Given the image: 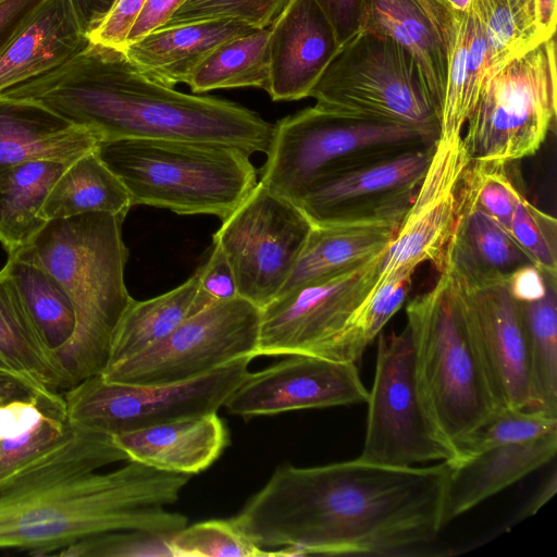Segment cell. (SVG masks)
Listing matches in <instances>:
<instances>
[{"instance_id": "db71d44e", "label": "cell", "mask_w": 557, "mask_h": 557, "mask_svg": "<svg viewBox=\"0 0 557 557\" xmlns=\"http://www.w3.org/2000/svg\"><path fill=\"white\" fill-rule=\"evenodd\" d=\"M35 393L41 392H38L16 375L0 369V405L11 400L30 397Z\"/></svg>"}, {"instance_id": "f907efd6", "label": "cell", "mask_w": 557, "mask_h": 557, "mask_svg": "<svg viewBox=\"0 0 557 557\" xmlns=\"http://www.w3.org/2000/svg\"><path fill=\"white\" fill-rule=\"evenodd\" d=\"M186 1L147 0L128 34L126 46L161 27Z\"/></svg>"}, {"instance_id": "277c9868", "label": "cell", "mask_w": 557, "mask_h": 557, "mask_svg": "<svg viewBox=\"0 0 557 557\" xmlns=\"http://www.w3.org/2000/svg\"><path fill=\"white\" fill-rule=\"evenodd\" d=\"M124 219L90 212L49 220L15 252L52 274L73 305L75 330L57 356L69 388L102 373L114 331L134 301L124 281Z\"/></svg>"}, {"instance_id": "680465c9", "label": "cell", "mask_w": 557, "mask_h": 557, "mask_svg": "<svg viewBox=\"0 0 557 557\" xmlns=\"http://www.w3.org/2000/svg\"><path fill=\"white\" fill-rule=\"evenodd\" d=\"M524 1L533 5V0H524Z\"/></svg>"}, {"instance_id": "11a10c76", "label": "cell", "mask_w": 557, "mask_h": 557, "mask_svg": "<svg viewBox=\"0 0 557 557\" xmlns=\"http://www.w3.org/2000/svg\"><path fill=\"white\" fill-rule=\"evenodd\" d=\"M535 23L546 41L556 33V0H533Z\"/></svg>"}, {"instance_id": "30bf717a", "label": "cell", "mask_w": 557, "mask_h": 557, "mask_svg": "<svg viewBox=\"0 0 557 557\" xmlns=\"http://www.w3.org/2000/svg\"><path fill=\"white\" fill-rule=\"evenodd\" d=\"M252 357L175 383L125 384L90 376L63 393L71 424L111 436L216 413L248 376Z\"/></svg>"}, {"instance_id": "7a4b0ae2", "label": "cell", "mask_w": 557, "mask_h": 557, "mask_svg": "<svg viewBox=\"0 0 557 557\" xmlns=\"http://www.w3.org/2000/svg\"><path fill=\"white\" fill-rule=\"evenodd\" d=\"M189 478L129 460L113 436L72 424L0 486V549L54 556L101 533L174 534L187 518L168 507Z\"/></svg>"}, {"instance_id": "f546056e", "label": "cell", "mask_w": 557, "mask_h": 557, "mask_svg": "<svg viewBox=\"0 0 557 557\" xmlns=\"http://www.w3.org/2000/svg\"><path fill=\"white\" fill-rule=\"evenodd\" d=\"M211 304L199 292L198 270L162 295L143 301L134 299L114 331L106 368L159 343L183 321Z\"/></svg>"}, {"instance_id": "4fadbf2b", "label": "cell", "mask_w": 557, "mask_h": 557, "mask_svg": "<svg viewBox=\"0 0 557 557\" xmlns=\"http://www.w3.org/2000/svg\"><path fill=\"white\" fill-rule=\"evenodd\" d=\"M213 235L234 272L238 295L262 309L281 292L312 226L300 208L261 183Z\"/></svg>"}, {"instance_id": "4dcf8cb0", "label": "cell", "mask_w": 557, "mask_h": 557, "mask_svg": "<svg viewBox=\"0 0 557 557\" xmlns=\"http://www.w3.org/2000/svg\"><path fill=\"white\" fill-rule=\"evenodd\" d=\"M67 164L28 161L0 174V243L8 256L29 245L48 222L42 205Z\"/></svg>"}, {"instance_id": "816d5d0a", "label": "cell", "mask_w": 557, "mask_h": 557, "mask_svg": "<svg viewBox=\"0 0 557 557\" xmlns=\"http://www.w3.org/2000/svg\"><path fill=\"white\" fill-rule=\"evenodd\" d=\"M77 23L89 38V35L107 16L115 0H67Z\"/></svg>"}, {"instance_id": "8d00e7d4", "label": "cell", "mask_w": 557, "mask_h": 557, "mask_svg": "<svg viewBox=\"0 0 557 557\" xmlns=\"http://www.w3.org/2000/svg\"><path fill=\"white\" fill-rule=\"evenodd\" d=\"M414 271L401 269L375 283L350 321L341 343L339 361L358 364L366 348L405 304Z\"/></svg>"}, {"instance_id": "4316f807", "label": "cell", "mask_w": 557, "mask_h": 557, "mask_svg": "<svg viewBox=\"0 0 557 557\" xmlns=\"http://www.w3.org/2000/svg\"><path fill=\"white\" fill-rule=\"evenodd\" d=\"M72 424L63 394L35 393L0 405V486L63 441Z\"/></svg>"}, {"instance_id": "603a6c76", "label": "cell", "mask_w": 557, "mask_h": 557, "mask_svg": "<svg viewBox=\"0 0 557 557\" xmlns=\"http://www.w3.org/2000/svg\"><path fill=\"white\" fill-rule=\"evenodd\" d=\"M89 42L67 0H46L0 54V94L63 65Z\"/></svg>"}, {"instance_id": "83f0119b", "label": "cell", "mask_w": 557, "mask_h": 557, "mask_svg": "<svg viewBox=\"0 0 557 557\" xmlns=\"http://www.w3.org/2000/svg\"><path fill=\"white\" fill-rule=\"evenodd\" d=\"M388 37L416 60L440 120L446 82V48L414 0H364L360 28Z\"/></svg>"}, {"instance_id": "cb8c5ba5", "label": "cell", "mask_w": 557, "mask_h": 557, "mask_svg": "<svg viewBox=\"0 0 557 557\" xmlns=\"http://www.w3.org/2000/svg\"><path fill=\"white\" fill-rule=\"evenodd\" d=\"M403 218L312 224L277 296L369 261L386 249Z\"/></svg>"}, {"instance_id": "ab89813d", "label": "cell", "mask_w": 557, "mask_h": 557, "mask_svg": "<svg viewBox=\"0 0 557 557\" xmlns=\"http://www.w3.org/2000/svg\"><path fill=\"white\" fill-rule=\"evenodd\" d=\"M172 557L280 556L256 545L230 520H207L185 527L169 539Z\"/></svg>"}, {"instance_id": "9f6ffc18", "label": "cell", "mask_w": 557, "mask_h": 557, "mask_svg": "<svg viewBox=\"0 0 557 557\" xmlns=\"http://www.w3.org/2000/svg\"><path fill=\"white\" fill-rule=\"evenodd\" d=\"M556 471H553L552 476L544 483L541 490L534 495L524 509L520 512V519H524L534 515L546 502H548L556 493L557 479Z\"/></svg>"}, {"instance_id": "74e56055", "label": "cell", "mask_w": 557, "mask_h": 557, "mask_svg": "<svg viewBox=\"0 0 557 557\" xmlns=\"http://www.w3.org/2000/svg\"><path fill=\"white\" fill-rule=\"evenodd\" d=\"M557 432V416L529 408H500L456 447V458L506 444L528 442Z\"/></svg>"}, {"instance_id": "3957f363", "label": "cell", "mask_w": 557, "mask_h": 557, "mask_svg": "<svg viewBox=\"0 0 557 557\" xmlns=\"http://www.w3.org/2000/svg\"><path fill=\"white\" fill-rule=\"evenodd\" d=\"M0 95L45 106L102 140L173 139L222 144L249 156L269 150L274 124L224 99L157 83L123 50L89 45L63 65Z\"/></svg>"}, {"instance_id": "484cf974", "label": "cell", "mask_w": 557, "mask_h": 557, "mask_svg": "<svg viewBox=\"0 0 557 557\" xmlns=\"http://www.w3.org/2000/svg\"><path fill=\"white\" fill-rule=\"evenodd\" d=\"M529 263L532 260L507 230L461 197L442 273L469 283L506 281Z\"/></svg>"}, {"instance_id": "2e32d148", "label": "cell", "mask_w": 557, "mask_h": 557, "mask_svg": "<svg viewBox=\"0 0 557 557\" xmlns=\"http://www.w3.org/2000/svg\"><path fill=\"white\" fill-rule=\"evenodd\" d=\"M435 144L330 177L310 188L297 206L311 224L404 216L423 180Z\"/></svg>"}, {"instance_id": "681fc988", "label": "cell", "mask_w": 557, "mask_h": 557, "mask_svg": "<svg viewBox=\"0 0 557 557\" xmlns=\"http://www.w3.org/2000/svg\"><path fill=\"white\" fill-rule=\"evenodd\" d=\"M511 297L518 302H532L544 297L547 289L546 276L533 263L516 269L507 278Z\"/></svg>"}, {"instance_id": "e0dca14e", "label": "cell", "mask_w": 557, "mask_h": 557, "mask_svg": "<svg viewBox=\"0 0 557 557\" xmlns=\"http://www.w3.org/2000/svg\"><path fill=\"white\" fill-rule=\"evenodd\" d=\"M445 274L482 356L502 408H528L530 360L521 304L506 281L469 283Z\"/></svg>"}, {"instance_id": "6f0895ef", "label": "cell", "mask_w": 557, "mask_h": 557, "mask_svg": "<svg viewBox=\"0 0 557 557\" xmlns=\"http://www.w3.org/2000/svg\"><path fill=\"white\" fill-rule=\"evenodd\" d=\"M453 10L465 11L470 4L471 0H446Z\"/></svg>"}, {"instance_id": "7402d4cb", "label": "cell", "mask_w": 557, "mask_h": 557, "mask_svg": "<svg viewBox=\"0 0 557 557\" xmlns=\"http://www.w3.org/2000/svg\"><path fill=\"white\" fill-rule=\"evenodd\" d=\"M113 440L129 460L191 475L220 457L228 435L218 414L210 413L116 434Z\"/></svg>"}, {"instance_id": "60d3db41", "label": "cell", "mask_w": 557, "mask_h": 557, "mask_svg": "<svg viewBox=\"0 0 557 557\" xmlns=\"http://www.w3.org/2000/svg\"><path fill=\"white\" fill-rule=\"evenodd\" d=\"M523 196L505 163L471 161L463 175L461 197L507 231Z\"/></svg>"}, {"instance_id": "f35d334b", "label": "cell", "mask_w": 557, "mask_h": 557, "mask_svg": "<svg viewBox=\"0 0 557 557\" xmlns=\"http://www.w3.org/2000/svg\"><path fill=\"white\" fill-rule=\"evenodd\" d=\"M470 25L468 8L465 11L453 10L451 29L446 45V82L438 138L448 139L461 135L469 116L466 77Z\"/></svg>"}, {"instance_id": "9c48e42d", "label": "cell", "mask_w": 557, "mask_h": 557, "mask_svg": "<svg viewBox=\"0 0 557 557\" xmlns=\"http://www.w3.org/2000/svg\"><path fill=\"white\" fill-rule=\"evenodd\" d=\"M555 37L491 75L466 122L471 161L509 164L533 156L556 120Z\"/></svg>"}, {"instance_id": "7c38bea8", "label": "cell", "mask_w": 557, "mask_h": 557, "mask_svg": "<svg viewBox=\"0 0 557 557\" xmlns=\"http://www.w3.org/2000/svg\"><path fill=\"white\" fill-rule=\"evenodd\" d=\"M261 310L237 296L183 321L144 351L106 368L109 382L162 384L191 380L244 357H257Z\"/></svg>"}, {"instance_id": "8fae6325", "label": "cell", "mask_w": 557, "mask_h": 557, "mask_svg": "<svg viewBox=\"0 0 557 557\" xmlns=\"http://www.w3.org/2000/svg\"><path fill=\"white\" fill-rule=\"evenodd\" d=\"M366 436L359 459L393 467L453 461L455 447L442 435L423 404L407 326L379 334Z\"/></svg>"}, {"instance_id": "7bdbcfd3", "label": "cell", "mask_w": 557, "mask_h": 557, "mask_svg": "<svg viewBox=\"0 0 557 557\" xmlns=\"http://www.w3.org/2000/svg\"><path fill=\"white\" fill-rule=\"evenodd\" d=\"M287 2L288 0H187L162 26L226 18L263 28L272 25Z\"/></svg>"}, {"instance_id": "ac0fdd59", "label": "cell", "mask_w": 557, "mask_h": 557, "mask_svg": "<svg viewBox=\"0 0 557 557\" xmlns=\"http://www.w3.org/2000/svg\"><path fill=\"white\" fill-rule=\"evenodd\" d=\"M355 362L308 355L288 358L249 373L224 404L243 418L367 403L366 388Z\"/></svg>"}, {"instance_id": "7dc6e473", "label": "cell", "mask_w": 557, "mask_h": 557, "mask_svg": "<svg viewBox=\"0 0 557 557\" xmlns=\"http://www.w3.org/2000/svg\"><path fill=\"white\" fill-rule=\"evenodd\" d=\"M330 23L339 46L360 28L364 0H313Z\"/></svg>"}, {"instance_id": "f1b7e54d", "label": "cell", "mask_w": 557, "mask_h": 557, "mask_svg": "<svg viewBox=\"0 0 557 557\" xmlns=\"http://www.w3.org/2000/svg\"><path fill=\"white\" fill-rule=\"evenodd\" d=\"M0 369L41 393L63 394L69 389L55 356L45 345L3 269L0 270Z\"/></svg>"}, {"instance_id": "836d02e7", "label": "cell", "mask_w": 557, "mask_h": 557, "mask_svg": "<svg viewBox=\"0 0 557 557\" xmlns=\"http://www.w3.org/2000/svg\"><path fill=\"white\" fill-rule=\"evenodd\" d=\"M270 26L216 46L191 72L186 84L195 94L261 87L269 75Z\"/></svg>"}, {"instance_id": "5bb4252c", "label": "cell", "mask_w": 557, "mask_h": 557, "mask_svg": "<svg viewBox=\"0 0 557 557\" xmlns=\"http://www.w3.org/2000/svg\"><path fill=\"white\" fill-rule=\"evenodd\" d=\"M382 253L280 295L260 309L257 356L308 355L339 361L350 321L379 278Z\"/></svg>"}, {"instance_id": "6da1fadb", "label": "cell", "mask_w": 557, "mask_h": 557, "mask_svg": "<svg viewBox=\"0 0 557 557\" xmlns=\"http://www.w3.org/2000/svg\"><path fill=\"white\" fill-rule=\"evenodd\" d=\"M450 471L355 460L275 469L232 518L261 548L281 556L408 555L435 541Z\"/></svg>"}, {"instance_id": "5b68a950", "label": "cell", "mask_w": 557, "mask_h": 557, "mask_svg": "<svg viewBox=\"0 0 557 557\" xmlns=\"http://www.w3.org/2000/svg\"><path fill=\"white\" fill-rule=\"evenodd\" d=\"M96 152L122 181L133 206L177 214L223 220L258 183L249 154L222 144L124 138L102 140Z\"/></svg>"}, {"instance_id": "d590c367", "label": "cell", "mask_w": 557, "mask_h": 557, "mask_svg": "<svg viewBox=\"0 0 557 557\" xmlns=\"http://www.w3.org/2000/svg\"><path fill=\"white\" fill-rule=\"evenodd\" d=\"M470 3L486 39L487 78L545 41L536 26L533 5L524 0H471Z\"/></svg>"}, {"instance_id": "ee69618b", "label": "cell", "mask_w": 557, "mask_h": 557, "mask_svg": "<svg viewBox=\"0 0 557 557\" xmlns=\"http://www.w3.org/2000/svg\"><path fill=\"white\" fill-rule=\"evenodd\" d=\"M172 535V534H171ZM171 535L141 531H115L91 535L60 549L61 557H172Z\"/></svg>"}, {"instance_id": "c3c4849f", "label": "cell", "mask_w": 557, "mask_h": 557, "mask_svg": "<svg viewBox=\"0 0 557 557\" xmlns=\"http://www.w3.org/2000/svg\"><path fill=\"white\" fill-rule=\"evenodd\" d=\"M46 0H0V54Z\"/></svg>"}, {"instance_id": "8992f818", "label": "cell", "mask_w": 557, "mask_h": 557, "mask_svg": "<svg viewBox=\"0 0 557 557\" xmlns=\"http://www.w3.org/2000/svg\"><path fill=\"white\" fill-rule=\"evenodd\" d=\"M406 317L423 404L456 449L502 407L445 274L407 304Z\"/></svg>"}, {"instance_id": "e575fe53", "label": "cell", "mask_w": 557, "mask_h": 557, "mask_svg": "<svg viewBox=\"0 0 557 557\" xmlns=\"http://www.w3.org/2000/svg\"><path fill=\"white\" fill-rule=\"evenodd\" d=\"M546 276V275H545ZM539 300L521 304L529 343V409L557 416V277Z\"/></svg>"}, {"instance_id": "bcb514c9", "label": "cell", "mask_w": 557, "mask_h": 557, "mask_svg": "<svg viewBox=\"0 0 557 557\" xmlns=\"http://www.w3.org/2000/svg\"><path fill=\"white\" fill-rule=\"evenodd\" d=\"M197 270L199 292L210 301H224L239 296L231 264L216 244L212 245L208 259Z\"/></svg>"}, {"instance_id": "ffe728a7", "label": "cell", "mask_w": 557, "mask_h": 557, "mask_svg": "<svg viewBox=\"0 0 557 557\" xmlns=\"http://www.w3.org/2000/svg\"><path fill=\"white\" fill-rule=\"evenodd\" d=\"M556 451L557 432L447 461L450 471L443 502V527L544 467L554 459Z\"/></svg>"}, {"instance_id": "b9f144b4", "label": "cell", "mask_w": 557, "mask_h": 557, "mask_svg": "<svg viewBox=\"0 0 557 557\" xmlns=\"http://www.w3.org/2000/svg\"><path fill=\"white\" fill-rule=\"evenodd\" d=\"M508 232L544 275L557 277V222L554 216L523 196Z\"/></svg>"}, {"instance_id": "1f68e13d", "label": "cell", "mask_w": 557, "mask_h": 557, "mask_svg": "<svg viewBox=\"0 0 557 557\" xmlns=\"http://www.w3.org/2000/svg\"><path fill=\"white\" fill-rule=\"evenodd\" d=\"M132 206L122 181L94 149L66 165L50 189L40 215L46 221L90 212L125 218Z\"/></svg>"}, {"instance_id": "52a82bcc", "label": "cell", "mask_w": 557, "mask_h": 557, "mask_svg": "<svg viewBox=\"0 0 557 557\" xmlns=\"http://www.w3.org/2000/svg\"><path fill=\"white\" fill-rule=\"evenodd\" d=\"M437 138L414 126L357 119L314 104L274 124L259 183L297 205L330 177Z\"/></svg>"}, {"instance_id": "44dd1931", "label": "cell", "mask_w": 557, "mask_h": 557, "mask_svg": "<svg viewBox=\"0 0 557 557\" xmlns=\"http://www.w3.org/2000/svg\"><path fill=\"white\" fill-rule=\"evenodd\" d=\"M100 138L45 106L0 95V174L36 160L71 163Z\"/></svg>"}, {"instance_id": "d6986e66", "label": "cell", "mask_w": 557, "mask_h": 557, "mask_svg": "<svg viewBox=\"0 0 557 557\" xmlns=\"http://www.w3.org/2000/svg\"><path fill=\"white\" fill-rule=\"evenodd\" d=\"M339 47L313 0H288L270 26L269 75L263 89L274 101L309 97Z\"/></svg>"}, {"instance_id": "d6a6232c", "label": "cell", "mask_w": 557, "mask_h": 557, "mask_svg": "<svg viewBox=\"0 0 557 557\" xmlns=\"http://www.w3.org/2000/svg\"><path fill=\"white\" fill-rule=\"evenodd\" d=\"M2 269L14 284L45 345L57 358L76 324L66 292L45 268L20 253L9 255Z\"/></svg>"}, {"instance_id": "9a60e30c", "label": "cell", "mask_w": 557, "mask_h": 557, "mask_svg": "<svg viewBox=\"0 0 557 557\" xmlns=\"http://www.w3.org/2000/svg\"><path fill=\"white\" fill-rule=\"evenodd\" d=\"M470 162L462 135L437 138L418 191L382 253L377 281L401 269L416 270L423 262H430L438 274L443 272L460 215L462 180Z\"/></svg>"}, {"instance_id": "d4e9b609", "label": "cell", "mask_w": 557, "mask_h": 557, "mask_svg": "<svg viewBox=\"0 0 557 557\" xmlns=\"http://www.w3.org/2000/svg\"><path fill=\"white\" fill-rule=\"evenodd\" d=\"M255 29L226 18L161 26L128 44L123 51L141 74L174 88L186 84L195 67L216 46Z\"/></svg>"}, {"instance_id": "ba28073f", "label": "cell", "mask_w": 557, "mask_h": 557, "mask_svg": "<svg viewBox=\"0 0 557 557\" xmlns=\"http://www.w3.org/2000/svg\"><path fill=\"white\" fill-rule=\"evenodd\" d=\"M309 97L336 113L440 134L413 57L395 40L368 30L359 29L339 47Z\"/></svg>"}, {"instance_id": "f5cc1de1", "label": "cell", "mask_w": 557, "mask_h": 557, "mask_svg": "<svg viewBox=\"0 0 557 557\" xmlns=\"http://www.w3.org/2000/svg\"><path fill=\"white\" fill-rule=\"evenodd\" d=\"M423 10L438 38L446 48L450 29L453 9L446 0H414Z\"/></svg>"}, {"instance_id": "f6af8a7d", "label": "cell", "mask_w": 557, "mask_h": 557, "mask_svg": "<svg viewBox=\"0 0 557 557\" xmlns=\"http://www.w3.org/2000/svg\"><path fill=\"white\" fill-rule=\"evenodd\" d=\"M146 2L147 0H115L107 16L89 35V41L123 50Z\"/></svg>"}]
</instances>
